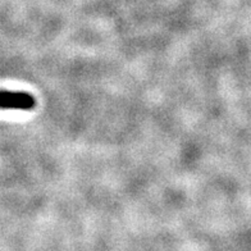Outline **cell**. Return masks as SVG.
<instances>
[{
    "mask_svg": "<svg viewBox=\"0 0 251 251\" xmlns=\"http://www.w3.org/2000/svg\"><path fill=\"white\" fill-rule=\"evenodd\" d=\"M35 98L21 91H0V109L31 110L35 108Z\"/></svg>",
    "mask_w": 251,
    "mask_h": 251,
    "instance_id": "cell-1",
    "label": "cell"
}]
</instances>
